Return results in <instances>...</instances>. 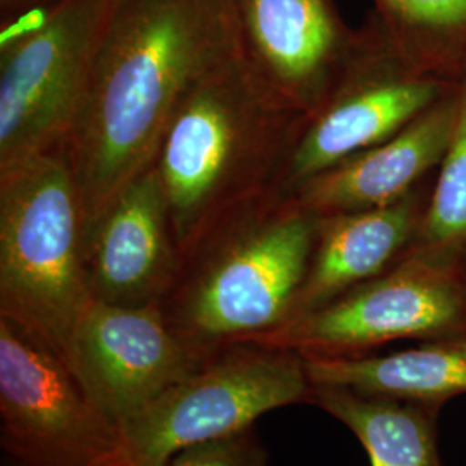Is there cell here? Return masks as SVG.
<instances>
[{"label":"cell","instance_id":"277c9868","mask_svg":"<svg viewBox=\"0 0 466 466\" xmlns=\"http://www.w3.org/2000/svg\"><path fill=\"white\" fill-rule=\"evenodd\" d=\"M84 232V198L65 149L0 171V317L65 361L94 302Z\"/></svg>","mask_w":466,"mask_h":466},{"label":"cell","instance_id":"3957f363","mask_svg":"<svg viewBox=\"0 0 466 466\" xmlns=\"http://www.w3.org/2000/svg\"><path fill=\"white\" fill-rule=\"evenodd\" d=\"M318 217L269 192L219 221L184 256L161 302L185 344L213 352L277 330L292 317Z\"/></svg>","mask_w":466,"mask_h":466},{"label":"cell","instance_id":"d6986e66","mask_svg":"<svg viewBox=\"0 0 466 466\" xmlns=\"http://www.w3.org/2000/svg\"><path fill=\"white\" fill-rule=\"evenodd\" d=\"M161 466H269V454L256 429L249 427L178 451Z\"/></svg>","mask_w":466,"mask_h":466},{"label":"cell","instance_id":"8992f818","mask_svg":"<svg viewBox=\"0 0 466 466\" xmlns=\"http://www.w3.org/2000/svg\"><path fill=\"white\" fill-rule=\"evenodd\" d=\"M461 254L415 246L380 277L248 342L302 356L344 358L370 354L390 342L466 333Z\"/></svg>","mask_w":466,"mask_h":466},{"label":"cell","instance_id":"8fae6325","mask_svg":"<svg viewBox=\"0 0 466 466\" xmlns=\"http://www.w3.org/2000/svg\"><path fill=\"white\" fill-rule=\"evenodd\" d=\"M182 261L167 198L152 165L85 223V279L96 302L161 306Z\"/></svg>","mask_w":466,"mask_h":466},{"label":"cell","instance_id":"7c38bea8","mask_svg":"<svg viewBox=\"0 0 466 466\" xmlns=\"http://www.w3.org/2000/svg\"><path fill=\"white\" fill-rule=\"evenodd\" d=\"M242 52L258 80L309 116L330 96L360 35L344 30L329 0H232Z\"/></svg>","mask_w":466,"mask_h":466},{"label":"cell","instance_id":"ac0fdd59","mask_svg":"<svg viewBox=\"0 0 466 466\" xmlns=\"http://www.w3.org/2000/svg\"><path fill=\"white\" fill-rule=\"evenodd\" d=\"M415 246L439 252L466 249V80L458 119L427 196Z\"/></svg>","mask_w":466,"mask_h":466},{"label":"cell","instance_id":"7a4b0ae2","mask_svg":"<svg viewBox=\"0 0 466 466\" xmlns=\"http://www.w3.org/2000/svg\"><path fill=\"white\" fill-rule=\"evenodd\" d=\"M304 119L258 80L242 47L200 76L152 161L184 256L273 192Z\"/></svg>","mask_w":466,"mask_h":466},{"label":"cell","instance_id":"ba28073f","mask_svg":"<svg viewBox=\"0 0 466 466\" xmlns=\"http://www.w3.org/2000/svg\"><path fill=\"white\" fill-rule=\"evenodd\" d=\"M0 432L16 466H134L123 431L66 361L0 317Z\"/></svg>","mask_w":466,"mask_h":466},{"label":"cell","instance_id":"9a60e30c","mask_svg":"<svg viewBox=\"0 0 466 466\" xmlns=\"http://www.w3.org/2000/svg\"><path fill=\"white\" fill-rule=\"evenodd\" d=\"M304 360L313 385L442 406L466 394V333L421 340L389 354Z\"/></svg>","mask_w":466,"mask_h":466},{"label":"cell","instance_id":"e0dca14e","mask_svg":"<svg viewBox=\"0 0 466 466\" xmlns=\"http://www.w3.org/2000/svg\"><path fill=\"white\" fill-rule=\"evenodd\" d=\"M396 49L418 69L466 80V0H377Z\"/></svg>","mask_w":466,"mask_h":466},{"label":"cell","instance_id":"5b68a950","mask_svg":"<svg viewBox=\"0 0 466 466\" xmlns=\"http://www.w3.org/2000/svg\"><path fill=\"white\" fill-rule=\"evenodd\" d=\"M117 0H56L2 34L0 171L65 149Z\"/></svg>","mask_w":466,"mask_h":466},{"label":"cell","instance_id":"ffe728a7","mask_svg":"<svg viewBox=\"0 0 466 466\" xmlns=\"http://www.w3.org/2000/svg\"><path fill=\"white\" fill-rule=\"evenodd\" d=\"M461 271H463V280H465L466 287V249L461 254Z\"/></svg>","mask_w":466,"mask_h":466},{"label":"cell","instance_id":"2e32d148","mask_svg":"<svg viewBox=\"0 0 466 466\" xmlns=\"http://www.w3.org/2000/svg\"><path fill=\"white\" fill-rule=\"evenodd\" d=\"M309 404L344 423L371 466H444L439 452L442 404L370 396L344 387L313 385Z\"/></svg>","mask_w":466,"mask_h":466},{"label":"cell","instance_id":"6da1fadb","mask_svg":"<svg viewBox=\"0 0 466 466\" xmlns=\"http://www.w3.org/2000/svg\"><path fill=\"white\" fill-rule=\"evenodd\" d=\"M240 47L232 0H117L65 146L85 223L152 165L190 88Z\"/></svg>","mask_w":466,"mask_h":466},{"label":"cell","instance_id":"9c48e42d","mask_svg":"<svg viewBox=\"0 0 466 466\" xmlns=\"http://www.w3.org/2000/svg\"><path fill=\"white\" fill-rule=\"evenodd\" d=\"M461 84L413 66L383 28L360 35L342 78L304 119L273 192L289 196L319 173L382 144Z\"/></svg>","mask_w":466,"mask_h":466},{"label":"cell","instance_id":"30bf717a","mask_svg":"<svg viewBox=\"0 0 466 466\" xmlns=\"http://www.w3.org/2000/svg\"><path fill=\"white\" fill-rule=\"evenodd\" d=\"M215 352V350H213ZM169 329L159 306L92 302L73 335L66 365L88 396L123 427L213 354Z\"/></svg>","mask_w":466,"mask_h":466},{"label":"cell","instance_id":"5bb4252c","mask_svg":"<svg viewBox=\"0 0 466 466\" xmlns=\"http://www.w3.org/2000/svg\"><path fill=\"white\" fill-rule=\"evenodd\" d=\"M425 202L418 188L382 208L318 217L309 267L290 319L311 313L396 267L417 242Z\"/></svg>","mask_w":466,"mask_h":466},{"label":"cell","instance_id":"52a82bcc","mask_svg":"<svg viewBox=\"0 0 466 466\" xmlns=\"http://www.w3.org/2000/svg\"><path fill=\"white\" fill-rule=\"evenodd\" d=\"M311 389L298 350L235 342L132 418L123 435L134 466H161L185 448L254 427L273 410L309 404Z\"/></svg>","mask_w":466,"mask_h":466},{"label":"cell","instance_id":"4fadbf2b","mask_svg":"<svg viewBox=\"0 0 466 466\" xmlns=\"http://www.w3.org/2000/svg\"><path fill=\"white\" fill-rule=\"evenodd\" d=\"M461 85L398 134L319 173L289 198L317 217L382 208L408 198L448 149Z\"/></svg>","mask_w":466,"mask_h":466}]
</instances>
